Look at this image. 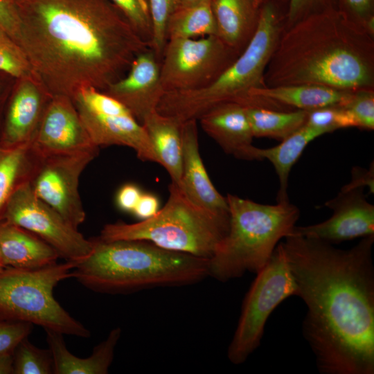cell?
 <instances>
[{
  "instance_id": "1",
  "label": "cell",
  "mask_w": 374,
  "mask_h": 374,
  "mask_svg": "<svg viewBox=\"0 0 374 374\" xmlns=\"http://www.w3.org/2000/svg\"><path fill=\"white\" fill-rule=\"evenodd\" d=\"M280 242L319 372L374 374V235L348 249L295 233Z\"/></svg>"
},
{
  "instance_id": "2",
  "label": "cell",
  "mask_w": 374,
  "mask_h": 374,
  "mask_svg": "<svg viewBox=\"0 0 374 374\" xmlns=\"http://www.w3.org/2000/svg\"><path fill=\"white\" fill-rule=\"evenodd\" d=\"M17 43L49 94L105 91L150 47L110 0H15Z\"/></svg>"
},
{
  "instance_id": "3",
  "label": "cell",
  "mask_w": 374,
  "mask_h": 374,
  "mask_svg": "<svg viewBox=\"0 0 374 374\" xmlns=\"http://www.w3.org/2000/svg\"><path fill=\"white\" fill-rule=\"evenodd\" d=\"M264 81L268 87L374 89V37L337 6L309 14L284 27Z\"/></svg>"
},
{
  "instance_id": "4",
  "label": "cell",
  "mask_w": 374,
  "mask_h": 374,
  "mask_svg": "<svg viewBox=\"0 0 374 374\" xmlns=\"http://www.w3.org/2000/svg\"><path fill=\"white\" fill-rule=\"evenodd\" d=\"M92 250L73 277L100 293L128 294L158 287L191 285L209 276L208 259L138 240L91 238Z\"/></svg>"
},
{
  "instance_id": "5",
  "label": "cell",
  "mask_w": 374,
  "mask_h": 374,
  "mask_svg": "<svg viewBox=\"0 0 374 374\" xmlns=\"http://www.w3.org/2000/svg\"><path fill=\"white\" fill-rule=\"evenodd\" d=\"M284 28L276 6L264 2L256 30L236 60L213 82L193 91L166 93L157 111L179 124L197 120L213 107L235 102L244 106L253 89L266 86L265 73Z\"/></svg>"
},
{
  "instance_id": "6",
  "label": "cell",
  "mask_w": 374,
  "mask_h": 374,
  "mask_svg": "<svg viewBox=\"0 0 374 374\" xmlns=\"http://www.w3.org/2000/svg\"><path fill=\"white\" fill-rule=\"evenodd\" d=\"M229 230L208 260L209 276L226 282L257 274L278 242L293 233L299 209L289 202L263 204L228 194Z\"/></svg>"
},
{
  "instance_id": "7",
  "label": "cell",
  "mask_w": 374,
  "mask_h": 374,
  "mask_svg": "<svg viewBox=\"0 0 374 374\" xmlns=\"http://www.w3.org/2000/svg\"><path fill=\"white\" fill-rule=\"evenodd\" d=\"M229 226V216L197 205L171 182L168 201L155 215L136 223L107 224L98 237L106 241L145 240L168 250L209 260Z\"/></svg>"
},
{
  "instance_id": "8",
  "label": "cell",
  "mask_w": 374,
  "mask_h": 374,
  "mask_svg": "<svg viewBox=\"0 0 374 374\" xmlns=\"http://www.w3.org/2000/svg\"><path fill=\"white\" fill-rule=\"evenodd\" d=\"M77 263L66 260L32 269L6 267L0 272V319L28 322L62 335L89 337L90 331L53 296L60 282L73 277Z\"/></svg>"
},
{
  "instance_id": "9",
  "label": "cell",
  "mask_w": 374,
  "mask_h": 374,
  "mask_svg": "<svg viewBox=\"0 0 374 374\" xmlns=\"http://www.w3.org/2000/svg\"><path fill=\"white\" fill-rule=\"evenodd\" d=\"M296 285L281 242L266 265L256 274L242 303L227 357L234 364L244 363L260 346L266 322L285 299L296 294Z\"/></svg>"
},
{
  "instance_id": "10",
  "label": "cell",
  "mask_w": 374,
  "mask_h": 374,
  "mask_svg": "<svg viewBox=\"0 0 374 374\" xmlns=\"http://www.w3.org/2000/svg\"><path fill=\"white\" fill-rule=\"evenodd\" d=\"M240 54L215 35L168 39L160 60L165 93L206 87Z\"/></svg>"
},
{
  "instance_id": "11",
  "label": "cell",
  "mask_w": 374,
  "mask_h": 374,
  "mask_svg": "<svg viewBox=\"0 0 374 374\" xmlns=\"http://www.w3.org/2000/svg\"><path fill=\"white\" fill-rule=\"evenodd\" d=\"M72 100L94 145L129 147L141 161L159 164L144 127L120 102L93 88L79 90Z\"/></svg>"
},
{
  "instance_id": "12",
  "label": "cell",
  "mask_w": 374,
  "mask_h": 374,
  "mask_svg": "<svg viewBox=\"0 0 374 374\" xmlns=\"http://www.w3.org/2000/svg\"><path fill=\"white\" fill-rule=\"evenodd\" d=\"M0 220L33 233L67 261L79 262L91 252V238H84L58 212L36 197L28 182L10 197Z\"/></svg>"
},
{
  "instance_id": "13",
  "label": "cell",
  "mask_w": 374,
  "mask_h": 374,
  "mask_svg": "<svg viewBox=\"0 0 374 374\" xmlns=\"http://www.w3.org/2000/svg\"><path fill=\"white\" fill-rule=\"evenodd\" d=\"M98 152L50 156L35 152L28 182L33 193L77 229L86 217L78 190L79 179Z\"/></svg>"
},
{
  "instance_id": "14",
  "label": "cell",
  "mask_w": 374,
  "mask_h": 374,
  "mask_svg": "<svg viewBox=\"0 0 374 374\" xmlns=\"http://www.w3.org/2000/svg\"><path fill=\"white\" fill-rule=\"evenodd\" d=\"M30 145L41 156L99 152L73 100L60 95L50 99Z\"/></svg>"
},
{
  "instance_id": "15",
  "label": "cell",
  "mask_w": 374,
  "mask_h": 374,
  "mask_svg": "<svg viewBox=\"0 0 374 374\" xmlns=\"http://www.w3.org/2000/svg\"><path fill=\"white\" fill-rule=\"evenodd\" d=\"M325 206L332 211L330 218L315 224L296 226L293 233L331 244L374 235V206L366 199L363 188L341 189Z\"/></svg>"
},
{
  "instance_id": "16",
  "label": "cell",
  "mask_w": 374,
  "mask_h": 374,
  "mask_svg": "<svg viewBox=\"0 0 374 374\" xmlns=\"http://www.w3.org/2000/svg\"><path fill=\"white\" fill-rule=\"evenodd\" d=\"M51 97L33 74L15 79L4 109L0 145L31 143Z\"/></svg>"
},
{
  "instance_id": "17",
  "label": "cell",
  "mask_w": 374,
  "mask_h": 374,
  "mask_svg": "<svg viewBox=\"0 0 374 374\" xmlns=\"http://www.w3.org/2000/svg\"><path fill=\"white\" fill-rule=\"evenodd\" d=\"M103 92L123 104L141 124L157 110L165 94L159 57L151 48H146L136 56L127 73Z\"/></svg>"
},
{
  "instance_id": "18",
  "label": "cell",
  "mask_w": 374,
  "mask_h": 374,
  "mask_svg": "<svg viewBox=\"0 0 374 374\" xmlns=\"http://www.w3.org/2000/svg\"><path fill=\"white\" fill-rule=\"evenodd\" d=\"M197 120L181 125L182 174L179 188L195 204L214 213L229 216V206L212 184L200 156Z\"/></svg>"
},
{
  "instance_id": "19",
  "label": "cell",
  "mask_w": 374,
  "mask_h": 374,
  "mask_svg": "<svg viewBox=\"0 0 374 374\" xmlns=\"http://www.w3.org/2000/svg\"><path fill=\"white\" fill-rule=\"evenodd\" d=\"M198 120L203 130L226 154L251 160L253 136L244 105L235 102L221 103Z\"/></svg>"
},
{
  "instance_id": "20",
  "label": "cell",
  "mask_w": 374,
  "mask_h": 374,
  "mask_svg": "<svg viewBox=\"0 0 374 374\" xmlns=\"http://www.w3.org/2000/svg\"><path fill=\"white\" fill-rule=\"evenodd\" d=\"M353 93L317 84H290L253 89L249 96L271 109L287 110L285 108L288 107L308 112L327 106L344 105Z\"/></svg>"
},
{
  "instance_id": "21",
  "label": "cell",
  "mask_w": 374,
  "mask_h": 374,
  "mask_svg": "<svg viewBox=\"0 0 374 374\" xmlns=\"http://www.w3.org/2000/svg\"><path fill=\"white\" fill-rule=\"evenodd\" d=\"M0 252L6 267L32 269L57 262V251L33 233L0 220Z\"/></svg>"
},
{
  "instance_id": "22",
  "label": "cell",
  "mask_w": 374,
  "mask_h": 374,
  "mask_svg": "<svg viewBox=\"0 0 374 374\" xmlns=\"http://www.w3.org/2000/svg\"><path fill=\"white\" fill-rule=\"evenodd\" d=\"M45 331L53 355L54 374L107 373L122 333L120 327L113 328L106 339L93 348L89 357L80 358L69 351L62 334L51 330Z\"/></svg>"
},
{
  "instance_id": "23",
  "label": "cell",
  "mask_w": 374,
  "mask_h": 374,
  "mask_svg": "<svg viewBox=\"0 0 374 374\" xmlns=\"http://www.w3.org/2000/svg\"><path fill=\"white\" fill-rule=\"evenodd\" d=\"M217 36L241 53L253 37L260 8L254 0H214Z\"/></svg>"
},
{
  "instance_id": "24",
  "label": "cell",
  "mask_w": 374,
  "mask_h": 374,
  "mask_svg": "<svg viewBox=\"0 0 374 374\" xmlns=\"http://www.w3.org/2000/svg\"><path fill=\"white\" fill-rule=\"evenodd\" d=\"M144 127L161 165L168 172L172 183L179 188L182 174L181 124L157 110L148 115Z\"/></svg>"
},
{
  "instance_id": "25",
  "label": "cell",
  "mask_w": 374,
  "mask_h": 374,
  "mask_svg": "<svg viewBox=\"0 0 374 374\" xmlns=\"http://www.w3.org/2000/svg\"><path fill=\"white\" fill-rule=\"evenodd\" d=\"M323 134L325 133L323 131L304 125L294 134L281 141L276 146L269 148H259L255 146L252 148L251 160L266 159L275 168L280 184L277 202H289L287 187L292 168L306 146L314 139Z\"/></svg>"
},
{
  "instance_id": "26",
  "label": "cell",
  "mask_w": 374,
  "mask_h": 374,
  "mask_svg": "<svg viewBox=\"0 0 374 374\" xmlns=\"http://www.w3.org/2000/svg\"><path fill=\"white\" fill-rule=\"evenodd\" d=\"M253 137L283 141L302 127L307 111L277 110L257 106H244Z\"/></svg>"
},
{
  "instance_id": "27",
  "label": "cell",
  "mask_w": 374,
  "mask_h": 374,
  "mask_svg": "<svg viewBox=\"0 0 374 374\" xmlns=\"http://www.w3.org/2000/svg\"><path fill=\"white\" fill-rule=\"evenodd\" d=\"M35 159L30 143L14 147L0 145V218L14 192L28 182Z\"/></svg>"
},
{
  "instance_id": "28",
  "label": "cell",
  "mask_w": 374,
  "mask_h": 374,
  "mask_svg": "<svg viewBox=\"0 0 374 374\" xmlns=\"http://www.w3.org/2000/svg\"><path fill=\"white\" fill-rule=\"evenodd\" d=\"M213 35H217V26L211 3L179 6L170 17L167 26V41Z\"/></svg>"
},
{
  "instance_id": "29",
  "label": "cell",
  "mask_w": 374,
  "mask_h": 374,
  "mask_svg": "<svg viewBox=\"0 0 374 374\" xmlns=\"http://www.w3.org/2000/svg\"><path fill=\"white\" fill-rule=\"evenodd\" d=\"M12 366L14 374H51L53 355L49 348H39L26 337L12 353Z\"/></svg>"
},
{
  "instance_id": "30",
  "label": "cell",
  "mask_w": 374,
  "mask_h": 374,
  "mask_svg": "<svg viewBox=\"0 0 374 374\" xmlns=\"http://www.w3.org/2000/svg\"><path fill=\"white\" fill-rule=\"evenodd\" d=\"M152 25V37L150 44L161 60L167 42L168 21L179 6V0H148Z\"/></svg>"
},
{
  "instance_id": "31",
  "label": "cell",
  "mask_w": 374,
  "mask_h": 374,
  "mask_svg": "<svg viewBox=\"0 0 374 374\" xmlns=\"http://www.w3.org/2000/svg\"><path fill=\"white\" fill-rule=\"evenodd\" d=\"M0 72L15 79L33 74L30 62L21 47L0 28Z\"/></svg>"
},
{
  "instance_id": "32",
  "label": "cell",
  "mask_w": 374,
  "mask_h": 374,
  "mask_svg": "<svg viewBox=\"0 0 374 374\" xmlns=\"http://www.w3.org/2000/svg\"><path fill=\"white\" fill-rule=\"evenodd\" d=\"M305 125L319 129L325 134L355 127L352 116L342 105L327 106L308 111Z\"/></svg>"
},
{
  "instance_id": "33",
  "label": "cell",
  "mask_w": 374,
  "mask_h": 374,
  "mask_svg": "<svg viewBox=\"0 0 374 374\" xmlns=\"http://www.w3.org/2000/svg\"><path fill=\"white\" fill-rule=\"evenodd\" d=\"M149 45L152 25L148 0H110Z\"/></svg>"
},
{
  "instance_id": "34",
  "label": "cell",
  "mask_w": 374,
  "mask_h": 374,
  "mask_svg": "<svg viewBox=\"0 0 374 374\" xmlns=\"http://www.w3.org/2000/svg\"><path fill=\"white\" fill-rule=\"evenodd\" d=\"M352 116L355 127L366 130L374 129V89L353 92L342 105Z\"/></svg>"
},
{
  "instance_id": "35",
  "label": "cell",
  "mask_w": 374,
  "mask_h": 374,
  "mask_svg": "<svg viewBox=\"0 0 374 374\" xmlns=\"http://www.w3.org/2000/svg\"><path fill=\"white\" fill-rule=\"evenodd\" d=\"M33 326L28 322L0 319V355H12L19 343L28 337Z\"/></svg>"
},
{
  "instance_id": "36",
  "label": "cell",
  "mask_w": 374,
  "mask_h": 374,
  "mask_svg": "<svg viewBox=\"0 0 374 374\" xmlns=\"http://www.w3.org/2000/svg\"><path fill=\"white\" fill-rule=\"evenodd\" d=\"M333 6H337V0H289L284 27L292 25L309 14Z\"/></svg>"
},
{
  "instance_id": "37",
  "label": "cell",
  "mask_w": 374,
  "mask_h": 374,
  "mask_svg": "<svg viewBox=\"0 0 374 374\" xmlns=\"http://www.w3.org/2000/svg\"><path fill=\"white\" fill-rule=\"evenodd\" d=\"M338 8L365 30L366 23L374 18V0H337Z\"/></svg>"
},
{
  "instance_id": "38",
  "label": "cell",
  "mask_w": 374,
  "mask_h": 374,
  "mask_svg": "<svg viewBox=\"0 0 374 374\" xmlns=\"http://www.w3.org/2000/svg\"><path fill=\"white\" fill-rule=\"evenodd\" d=\"M0 28L17 42L19 18L13 0H0Z\"/></svg>"
},
{
  "instance_id": "39",
  "label": "cell",
  "mask_w": 374,
  "mask_h": 374,
  "mask_svg": "<svg viewBox=\"0 0 374 374\" xmlns=\"http://www.w3.org/2000/svg\"><path fill=\"white\" fill-rule=\"evenodd\" d=\"M142 194L140 188L135 184H126L118 190L116 202L119 209L132 213Z\"/></svg>"
},
{
  "instance_id": "40",
  "label": "cell",
  "mask_w": 374,
  "mask_h": 374,
  "mask_svg": "<svg viewBox=\"0 0 374 374\" xmlns=\"http://www.w3.org/2000/svg\"><path fill=\"white\" fill-rule=\"evenodd\" d=\"M352 179L350 183L341 188L342 190H350L357 188L368 187L370 193H374V169L373 164L369 169L355 166L351 171Z\"/></svg>"
},
{
  "instance_id": "41",
  "label": "cell",
  "mask_w": 374,
  "mask_h": 374,
  "mask_svg": "<svg viewBox=\"0 0 374 374\" xmlns=\"http://www.w3.org/2000/svg\"><path fill=\"white\" fill-rule=\"evenodd\" d=\"M159 210L158 198L152 193H142L133 213L141 220L152 217Z\"/></svg>"
},
{
  "instance_id": "42",
  "label": "cell",
  "mask_w": 374,
  "mask_h": 374,
  "mask_svg": "<svg viewBox=\"0 0 374 374\" xmlns=\"http://www.w3.org/2000/svg\"><path fill=\"white\" fill-rule=\"evenodd\" d=\"M15 80L12 77L0 72V132L6 104Z\"/></svg>"
},
{
  "instance_id": "43",
  "label": "cell",
  "mask_w": 374,
  "mask_h": 374,
  "mask_svg": "<svg viewBox=\"0 0 374 374\" xmlns=\"http://www.w3.org/2000/svg\"><path fill=\"white\" fill-rule=\"evenodd\" d=\"M13 373L12 355H0V374Z\"/></svg>"
},
{
  "instance_id": "44",
  "label": "cell",
  "mask_w": 374,
  "mask_h": 374,
  "mask_svg": "<svg viewBox=\"0 0 374 374\" xmlns=\"http://www.w3.org/2000/svg\"><path fill=\"white\" fill-rule=\"evenodd\" d=\"M214 0H179V6L187 7L197 5L202 3H211Z\"/></svg>"
},
{
  "instance_id": "45",
  "label": "cell",
  "mask_w": 374,
  "mask_h": 374,
  "mask_svg": "<svg viewBox=\"0 0 374 374\" xmlns=\"http://www.w3.org/2000/svg\"><path fill=\"white\" fill-rule=\"evenodd\" d=\"M6 267L3 264V262L2 260L1 252H0V272H1Z\"/></svg>"
},
{
  "instance_id": "46",
  "label": "cell",
  "mask_w": 374,
  "mask_h": 374,
  "mask_svg": "<svg viewBox=\"0 0 374 374\" xmlns=\"http://www.w3.org/2000/svg\"><path fill=\"white\" fill-rule=\"evenodd\" d=\"M256 4L260 7L262 4L265 1V0H254Z\"/></svg>"
},
{
  "instance_id": "47",
  "label": "cell",
  "mask_w": 374,
  "mask_h": 374,
  "mask_svg": "<svg viewBox=\"0 0 374 374\" xmlns=\"http://www.w3.org/2000/svg\"><path fill=\"white\" fill-rule=\"evenodd\" d=\"M15 0H13V1L15 2Z\"/></svg>"
},
{
  "instance_id": "48",
  "label": "cell",
  "mask_w": 374,
  "mask_h": 374,
  "mask_svg": "<svg viewBox=\"0 0 374 374\" xmlns=\"http://www.w3.org/2000/svg\"></svg>"
}]
</instances>
